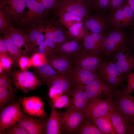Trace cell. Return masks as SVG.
Here are the masks:
<instances>
[{
  "label": "cell",
  "instance_id": "4",
  "mask_svg": "<svg viewBox=\"0 0 134 134\" xmlns=\"http://www.w3.org/2000/svg\"><path fill=\"white\" fill-rule=\"evenodd\" d=\"M97 76L117 89L123 85L126 77L120 72L112 61L104 62L96 72Z\"/></svg>",
  "mask_w": 134,
  "mask_h": 134
},
{
  "label": "cell",
  "instance_id": "6",
  "mask_svg": "<svg viewBox=\"0 0 134 134\" xmlns=\"http://www.w3.org/2000/svg\"><path fill=\"white\" fill-rule=\"evenodd\" d=\"M64 132L76 133L81 123L85 118L83 112L70 105L65 111L59 113Z\"/></svg>",
  "mask_w": 134,
  "mask_h": 134
},
{
  "label": "cell",
  "instance_id": "3",
  "mask_svg": "<svg viewBox=\"0 0 134 134\" xmlns=\"http://www.w3.org/2000/svg\"><path fill=\"white\" fill-rule=\"evenodd\" d=\"M116 108L113 99L98 98L89 101L83 112L85 118L91 120L106 115Z\"/></svg>",
  "mask_w": 134,
  "mask_h": 134
},
{
  "label": "cell",
  "instance_id": "37",
  "mask_svg": "<svg viewBox=\"0 0 134 134\" xmlns=\"http://www.w3.org/2000/svg\"><path fill=\"white\" fill-rule=\"evenodd\" d=\"M70 103L68 97L65 95L52 100L51 105V106L55 108H62L69 106Z\"/></svg>",
  "mask_w": 134,
  "mask_h": 134
},
{
  "label": "cell",
  "instance_id": "36",
  "mask_svg": "<svg viewBox=\"0 0 134 134\" xmlns=\"http://www.w3.org/2000/svg\"><path fill=\"white\" fill-rule=\"evenodd\" d=\"M15 97L13 89L0 87V111H1Z\"/></svg>",
  "mask_w": 134,
  "mask_h": 134
},
{
  "label": "cell",
  "instance_id": "47",
  "mask_svg": "<svg viewBox=\"0 0 134 134\" xmlns=\"http://www.w3.org/2000/svg\"><path fill=\"white\" fill-rule=\"evenodd\" d=\"M64 93L62 90L52 87H50L49 89L48 95L49 97L53 100L62 95Z\"/></svg>",
  "mask_w": 134,
  "mask_h": 134
},
{
  "label": "cell",
  "instance_id": "1",
  "mask_svg": "<svg viewBox=\"0 0 134 134\" xmlns=\"http://www.w3.org/2000/svg\"><path fill=\"white\" fill-rule=\"evenodd\" d=\"M127 33L122 29H113L104 34L102 53L110 57L122 48L128 46Z\"/></svg>",
  "mask_w": 134,
  "mask_h": 134
},
{
  "label": "cell",
  "instance_id": "28",
  "mask_svg": "<svg viewBox=\"0 0 134 134\" xmlns=\"http://www.w3.org/2000/svg\"><path fill=\"white\" fill-rule=\"evenodd\" d=\"M66 32L67 37L77 41L83 39L88 34V29L82 21L71 26Z\"/></svg>",
  "mask_w": 134,
  "mask_h": 134
},
{
  "label": "cell",
  "instance_id": "13",
  "mask_svg": "<svg viewBox=\"0 0 134 134\" xmlns=\"http://www.w3.org/2000/svg\"><path fill=\"white\" fill-rule=\"evenodd\" d=\"M113 56L112 61L120 72H130L134 69V54L128 46L122 48Z\"/></svg>",
  "mask_w": 134,
  "mask_h": 134
},
{
  "label": "cell",
  "instance_id": "30",
  "mask_svg": "<svg viewBox=\"0 0 134 134\" xmlns=\"http://www.w3.org/2000/svg\"><path fill=\"white\" fill-rule=\"evenodd\" d=\"M57 13L59 23L67 29L73 25L83 21L81 17L68 12L58 11Z\"/></svg>",
  "mask_w": 134,
  "mask_h": 134
},
{
  "label": "cell",
  "instance_id": "17",
  "mask_svg": "<svg viewBox=\"0 0 134 134\" xmlns=\"http://www.w3.org/2000/svg\"><path fill=\"white\" fill-rule=\"evenodd\" d=\"M91 10L85 1H60L56 11L68 12L83 19L91 13Z\"/></svg>",
  "mask_w": 134,
  "mask_h": 134
},
{
  "label": "cell",
  "instance_id": "33",
  "mask_svg": "<svg viewBox=\"0 0 134 134\" xmlns=\"http://www.w3.org/2000/svg\"><path fill=\"white\" fill-rule=\"evenodd\" d=\"M93 123L85 118L79 127L76 134H105Z\"/></svg>",
  "mask_w": 134,
  "mask_h": 134
},
{
  "label": "cell",
  "instance_id": "26",
  "mask_svg": "<svg viewBox=\"0 0 134 134\" xmlns=\"http://www.w3.org/2000/svg\"><path fill=\"white\" fill-rule=\"evenodd\" d=\"M53 25L48 24L41 26L42 32L45 33V38L50 39L55 43L65 42L67 37L66 33L60 28Z\"/></svg>",
  "mask_w": 134,
  "mask_h": 134
},
{
  "label": "cell",
  "instance_id": "32",
  "mask_svg": "<svg viewBox=\"0 0 134 134\" xmlns=\"http://www.w3.org/2000/svg\"><path fill=\"white\" fill-rule=\"evenodd\" d=\"M43 33L41 26H39L32 29L27 34L29 43L35 50L34 45H40L45 40V36Z\"/></svg>",
  "mask_w": 134,
  "mask_h": 134
},
{
  "label": "cell",
  "instance_id": "9",
  "mask_svg": "<svg viewBox=\"0 0 134 134\" xmlns=\"http://www.w3.org/2000/svg\"><path fill=\"white\" fill-rule=\"evenodd\" d=\"M27 11H24L19 23L32 27L43 23V18L47 11L44 7L36 0H26Z\"/></svg>",
  "mask_w": 134,
  "mask_h": 134
},
{
  "label": "cell",
  "instance_id": "15",
  "mask_svg": "<svg viewBox=\"0 0 134 134\" xmlns=\"http://www.w3.org/2000/svg\"><path fill=\"white\" fill-rule=\"evenodd\" d=\"M27 7L26 0H0V9L9 16L11 21L18 23Z\"/></svg>",
  "mask_w": 134,
  "mask_h": 134
},
{
  "label": "cell",
  "instance_id": "27",
  "mask_svg": "<svg viewBox=\"0 0 134 134\" xmlns=\"http://www.w3.org/2000/svg\"><path fill=\"white\" fill-rule=\"evenodd\" d=\"M48 86L60 89L64 93H68L71 91L72 86L71 81L68 74H58L49 83Z\"/></svg>",
  "mask_w": 134,
  "mask_h": 134
},
{
  "label": "cell",
  "instance_id": "45",
  "mask_svg": "<svg viewBox=\"0 0 134 134\" xmlns=\"http://www.w3.org/2000/svg\"><path fill=\"white\" fill-rule=\"evenodd\" d=\"M18 62L19 67L23 70H27L32 66L30 59L26 56H21Z\"/></svg>",
  "mask_w": 134,
  "mask_h": 134
},
{
  "label": "cell",
  "instance_id": "35",
  "mask_svg": "<svg viewBox=\"0 0 134 134\" xmlns=\"http://www.w3.org/2000/svg\"><path fill=\"white\" fill-rule=\"evenodd\" d=\"M7 47L8 52L14 62H18L20 58L22 55L18 48L11 39L8 33L5 34L3 39Z\"/></svg>",
  "mask_w": 134,
  "mask_h": 134
},
{
  "label": "cell",
  "instance_id": "44",
  "mask_svg": "<svg viewBox=\"0 0 134 134\" xmlns=\"http://www.w3.org/2000/svg\"><path fill=\"white\" fill-rule=\"evenodd\" d=\"M128 84L124 88V91L130 95L134 91V72L130 73L127 77Z\"/></svg>",
  "mask_w": 134,
  "mask_h": 134
},
{
  "label": "cell",
  "instance_id": "53",
  "mask_svg": "<svg viewBox=\"0 0 134 134\" xmlns=\"http://www.w3.org/2000/svg\"><path fill=\"white\" fill-rule=\"evenodd\" d=\"M60 1H85L86 0H60Z\"/></svg>",
  "mask_w": 134,
  "mask_h": 134
},
{
  "label": "cell",
  "instance_id": "2",
  "mask_svg": "<svg viewBox=\"0 0 134 134\" xmlns=\"http://www.w3.org/2000/svg\"><path fill=\"white\" fill-rule=\"evenodd\" d=\"M117 89L97 76L86 85L84 91L87 95L89 102L96 98L113 99Z\"/></svg>",
  "mask_w": 134,
  "mask_h": 134
},
{
  "label": "cell",
  "instance_id": "14",
  "mask_svg": "<svg viewBox=\"0 0 134 134\" xmlns=\"http://www.w3.org/2000/svg\"><path fill=\"white\" fill-rule=\"evenodd\" d=\"M90 31L104 34L110 25L108 17H106L100 13L90 14L83 20Z\"/></svg>",
  "mask_w": 134,
  "mask_h": 134
},
{
  "label": "cell",
  "instance_id": "43",
  "mask_svg": "<svg viewBox=\"0 0 134 134\" xmlns=\"http://www.w3.org/2000/svg\"><path fill=\"white\" fill-rule=\"evenodd\" d=\"M13 83L11 79L4 73L0 74V87L12 89Z\"/></svg>",
  "mask_w": 134,
  "mask_h": 134
},
{
  "label": "cell",
  "instance_id": "7",
  "mask_svg": "<svg viewBox=\"0 0 134 134\" xmlns=\"http://www.w3.org/2000/svg\"><path fill=\"white\" fill-rule=\"evenodd\" d=\"M100 54L86 50L83 47L72 59L75 66L96 73L104 62Z\"/></svg>",
  "mask_w": 134,
  "mask_h": 134
},
{
  "label": "cell",
  "instance_id": "16",
  "mask_svg": "<svg viewBox=\"0 0 134 134\" xmlns=\"http://www.w3.org/2000/svg\"><path fill=\"white\" fill-rule=\"evenodd\" d=\"M72 86L85 87L97 77L96 73L79 67H75L68 74Z\"/></svg>",
  "mask_w": 134,
  "mask_h": 134
},
{
  "label": "cell",
  "instance_id": "8",
  "mask_svg": "<svg viewBox=\"0 0 134 134\" xmlns=\"http://www.w3.org/2000/svg\"><path fill=\"white\" fill-rule=\"evenodd\" d=\"M21 101H18L8 104L0 111V133L18 122L25 115L22 109Z\"/></svg>",
  "mask_w": 134,
  "mask_h": 134
},
{
  "label": "cell",
  "instance_id": "12",
  "mask_svg": "<svg viewBox=\"0 0 134 134\" xmlns=\"http://www.w3.org/2000/svg\"><path fill=\"white\" fill-rule=\"evenodd\" d=\"M23 109L32 116L44 118L48 116L44 109L43 100L37 96H24L20 99Z\"/></svg>",
  "mask_w": 134,
  "mask_h": 134
},
{
  "label": "cell",
  "instance_id": "50",
  "mask_svg": "<svg viewBox=\"0 0 134 134\" xmlns=\"http://www.w3.org/2000/svg\"><path fill=\"white\" fill-rule=\"evenodd\" d=\"M46 46H48V45L46 42L44 41L39 46L38 50V52L41 54H45V48Z\"/></svg>",
  "mask_w": 134,
  "mask_h": 134
},
{
  "label": "cell",
  "instance_id": "25",
  "mask_svg": "<svg viewBox=\"0 0 134 134\" xmlns=\"http://www.w3.org/2000/svg\"><path fill=\"white\" fill-rule=\"evenodd\" d=\"M63 131L59 113L51 106L50 114L46 125L45 134H60Z\"/></svg>",
  "mask_w": 134,
  "mask_h": 134
},
{
  "label": "cell",
  "instance_id": "29",
  "mask_svg": "<svg viewBox=\"0 0 134 134\" xmlns=\"http://www.w3.org/2000/svg\"><path fill=\"white\" fill-rule=\"evenodd\" d=\"M37 68L36 71L40 80L43 84L47 85L59 73L48 64H43Z\"/></svg>",
  "mask_w": 134,
  "mask_h": 134
},
{
  "label": "cell",
  "instance_id": "18",
  "mask_svg": "<svg viewBox=\"0 0 134 134\" xmlns=\"http://www.w3.org/2000/svg\"><path fill=\"white\" fill-rule=\"evenodd\" d=\"M48 119H36L25 115L17 123L28 134H44Z\"/></svg>",
  "mask_w": 134,
  "mask_h": 134
},
{
  "label": "cell",
  "instance_id": "52",
  "mask_svg": "<svg viewBox=\"0 0 134 134\" xmlns=\"http://www.w3.org/2000/svg\"><path fill=\"white\" fill-rule=\"evenodd\" d=\"M127 2L134 13V0H127Z\"/></svg>",
  "mask_w": 134,
  "mask_h": 134
},
{
  "label": "cell",
  "instance_id": "11",
  "mask_svg": "<svg viewBox=\"0 0 134 134\" xmlns=\"http://www.w3.org/2000/svg\"><path fill=\"white\" fill-rule=\"evenodd\" d=\"M113 29H122L131 26L134 22V13L127 2L108 16Z\"/></svg>",
  "mask_w": 134,
  "mask_h": 134
},
{
  "label": "cell",
  "instance_id": "21",
  "mask_svg": "<svg viewBox=\"0 0 134 134\" xmlns=\"http://www.w3.org/2000/svg\"><path fill=\"white\" fill-rule=\"evenodd\" d=\"M78 41L72 40L61 43H55V46L53 51L55 54L65 56L72 60L83 47Z\"/></svg>",
  "mask_w": 134,
  "mask_h": 134
},
{
  "label": "cell",
  "instance_id": "39",
  "mask_svg": "<svg viewBox=\"0 0 134 134\" xmlns=\"http://www.w3.org/2000/svg\"><path fill=\"white\" fill-rule=\"evenodd\" d=\"M32 66L38 67L44 64L48 63L47 58L45 54L38 52L33 54L30 58Z\"/></svg>",
  "mask_w": 134,
  "mask_h": 134
},
{
  "label": "cell",
  "instance_id": "51",
  "mask_svg": "<svg viewBox=\"0 0 134 134\" xmlns=\"http://www.w3.org/2000/svg\"><path fill=\"white\" fill-rule=\"evenodd\" d=\"M128 134H134V122L129 124Z\"/></svg>",
  "mask_w": 134,
  "mask_h": 134
},
{
  "label": "cell",
  "instance_id": "40",
  "mask_svg": "<svg viewBox=\"0 0 134 134\" xmlns=\"http://www.w3.org/2000/svg\"><path fill=\"white\" fill-rule=\"evenodd\" d=\"M3 133L7 134H28L23 127L17 122L6 129Z\"/></svg>",
  "mask_w": 134,
  "mask_h": 134
},
{
  "label": "cell",
  "instance_id": "10",
  "mask_svg": "<svg viewBox=\"0 0 134 134\" xmlns=\"http://www.w3.org/2000/svg\"><path fill=\"white\" fill-rule=\"evenodd\" d=\"M13 76L16 88L25 93L43 84L33 73L27 70L15 71Z\"/></svg>",
  "mask_w": 134,
  "mask_h": 134
},
{
  "label": "cell",
  "instance_id": "20",
  "mask_svg": "<svg viewBox=\"0 0 134 134\" xmlns=\"http://www.w3.org/2000/svg\"><path fill=\"white\" fill-rule=\"evenodd\" d=\"M48 64L51 65L57 70L60 73L68 74L72 69V60L68 57L58 55L53 52L46 55Z\"/></svg>",
  "mask_w": 134,
  "mask_h": 134
},
{
  "label": "cell",
  "instance_id": "48",
  "mask_svg": "<svg viewBox=\"0 0 134 134\" xmlns=\"http://www.w3.org/2000/svg\"><path fill=\"white\" fill-rule=\"evenodd\" d=\"M129 27L130 28L129 30L128 31V34H129L130 37V38L128 37V44H129L132 48L134 49V22Z\"/></svg>",
  "mask_w": 134,
  "mask_h": 134
},
{
  "label": "cell",
  "instance_id": "34",
  "mask_svg": "<svg viewBox=\"0 0 134 134\" xmlns=\"http://www.w3.org/2000/svg\"><path fill=\"white\" fill-rule=\"evenodd\" d=\"M110 0H86V2L91 10L96 12H107L110 10Z\"/></svg>",
  "mask_w": 134,
  "mask_h": 134
},
{
  "label": "cell",
  "instance_id": "38",
  "mask_svg": "<svg viewBox=\"0 0 134 134\" xmlns=\"http://www.w3.org/2000/svg\"><path fill=\"white\" fill-rule=\"evenodd\" d=\"M11 21L8 15L2 9H0V30L5 34L8 33L7 30L11 26Z\"/></svg>",
  "mask_w": 134,
  "mask_h": 134
},
{
  "label": "cell",
  "instance_id": "23",
  "mask_svg": "<svg viewBox=\"0 0 134 134\" xmlns=\"http://www.w3.org/2000/svg\"><path fill=\"white\" fill-rule=\"evenodd\" d=\"M106 115L109 118L116 134H128L129 124L116 108Z\"/></svg>",
  "mask_w": 134,
  "mask_h": 134
},
{
  "label": "cell",
  "instance_id": "41",
  "mask_svg": "<svg viewBox=\"0 0 134 134\" xmlns=\"http://www.w3.org/2000/svg\"><path fill=\"white\" fill-rule=\"evenodd\" d=\"M41 4L47 11L52 9L56 10L58 7L60 0H36Z\"/></svg>",
  "mask_w": 134,
  "mask_h": 134
},
{
  "label": "cell",
  "instance_id": "19",
  "mask_svg": "<svg viewBox=\"0 0 134 134\" xmlns=\"http://www.w3.org/2000/svg\"><path fill=\"white\" fill-rule=\"evenodd\" d=\"M7 32L22 55H26L32 50H35L29 43L27 34L22 31L15 29L11 25L8 29Z\"/></svg>",
  "mask_w": 134,
  "mask_h": 134
},
{
  "label": "cell",
  "instance_id": "22",
  "mask_svg": "<svg viewBox=\"0 0 134 134\" xmlns=\"http://www.w3.org/2000/svg\"><path fill=\"white\" fill-rule=\"evenodd\" d=\"M104 34L91 31L83 39V45L87 50L100 54L102 53Z\"/></svg>",
  "mask_w": 134,
  "mask_h": 134
},
{
  "label": "cell",
  "instance_id": "46",
  "mask_svg": "<svg viewBox=\"0 0 134 134\" xmlns=\"http://www.w3.org/2000/svg\"><path fill=\"white\" fill-rule=\"evenodd\" d=\"M127 2V0H110V15Z\"/></svg>",
  "mask_w": 134,
  "mask_h": 134
},
{
  "label": "cell",
  "instance_id": "5",
  "mask_svg": "<svg viewBox=\"0 0 134 134\" xmlns=\"http://www.w3.org/2000/svg\"><path fill=\"white\" fill-rule=\"evenodd\" d=\"M118 111L130 124L134 122V97L127 93L123 89L117 90L113 99Z\"/></svg>",
  "mask_w": 134,
  "mask_h": 134
},
{
  "label": "cell",
  "instance_id": "49",
  "mask_svg": "<svg viewBox=\"0 0 134 134\" xmlns=\"http://www.w3.org/2000/svg\"><path fill=\"white\" fill-rule=\"evenodd\" d=\"M8 51L6 46L3 40L0 38V56L6 55Z\"/></svg>",
  "mask_w": 134,
  "mask_h": 134
},
{
  "label": "cell",
  "instance_id": "42",
  "mask_svg": "<svg viewBox=\"0 0 134 134\" xmlns=\"http://www.w3.org/2000/svg\"><path fill=\"white\" fill-rule=\"evenodd\" d=\"M12 62V59L7 54L0 56V67L3 70L9 71Z\"/></svg>",
  "mask_w": 134,
  "mask_h": 134
},
{
  "label": "cell",
  "instance_id": "54",
  "mask_svg": "<svg viewBox=\"0 0 134 134\" xmlns=\"http://www.w3.org/2000/svg\"><path fill=\"white\" fill-rule=\"evenodd\" d=\"M3 69L1 67H0V73L1 74L3 72Z\"/></svg>",
  "mask_w": 134,
  "mask_h": 134
},
{
  "label": "cell",
  "instance_id": "31",
  "mask_svg": "<svg viewBox=\"0 0 134 134\" xmlns=\"http://www.w3.org/2000/svg\"><path fill=\"white\" fill-rule=\"evenodd\" d=\"M91 120L105 134H116L110 120L107 115L96 118Z\"/></svg>",
  "mask_w": 134,
  "mask_h": 134
},
{
  "label": "cell",
  "instance_id": "24",
  "mask_svg": "<svg viewBox=\"0 0 134 134\" xmlns=\"http://www.w3.org/2000/svg\"><path fill=\"white\" fill-rule=\"evenodd\" d=\"M85 88L77 87L73 88L69 93L72 96V107L82 111L89 102L88 97L84 91Z\"/></svg>",
  "mask_w": 134,
  "mask_h": 134
}]
</instances>
